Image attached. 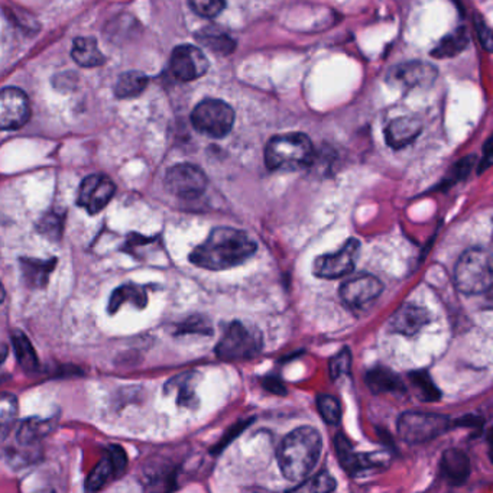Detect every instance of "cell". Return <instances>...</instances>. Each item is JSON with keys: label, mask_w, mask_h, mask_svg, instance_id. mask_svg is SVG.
Segmentation results:
<instances>
[{"label": "cell", "mask_w": 493, "mask_h": 493, "mask_svg": "<svg viewBox=\"0 0 493 493\" xmlns=\"http://www.w3.org/2000/svg\"><path fill=\"white\" fill-rule=\"evenodd\" d=\"M257 252V243L242 230L217 227L190 255L192 264L210 271H223L243 264Z\"/></svg>", "instance_id": "1"}, {"label": "cell", "mask_w": 493, "mask_h": 493, "mask_svg": "<svg viewBox=\"0 0 493 493\" xmlns=\"http://www.w3.org/2000/svg\"><path fill=\"white\" fill-rule=\"evenodd\" d=\"M320 455V433L314 427H300L291 431L279 446V469L288 480H302L316 467Z\"/></svg>", "instance_id": "2"}, {"label": "cell", "mask_w": 493, "mask_h": 493, "mask_svg": "<svg viewBox=\"0 0 493 493\" xmlns=\"http://www.w3.org/2000/svg\"><path fill=\"white\" fill-rule=\"evenodd\" d=\"M313 157V142L300 132L274 136L265 149V162L271 171L302 170L311 164Z\"/></svg>", "instance_id": "3"}, {"label": "cell", "mask_w": 493, "mask_h": 493, "mask_svg": "<svg viewBox=\"0 0 493 493\" xmlns=\"http://www.w3.org/2000/svg\"><path fill=\"white\" fill-rule=\"evenodd\" d=\"M455 285L463 294L478 295L492 286V264L483 249H469L455 265Z\"/></svg>", "instance_id": "4"}, {"label": "cell", "mask_w": 493, "mask_h": 493, "mask_svg": "<svg viewBox=\"0 0 493 493\" xmlns=\"http://www.w3.org/2000/svg\"><path fill=\"white\" fill-rule=\"evenodd\" d=\"M262 347L264 339L257 327L242 321H234L217 343L215 352L216 356L222 361H242L258 356Z\"/></svg>", "instance_id": "5"}, {"label": "cell", "mask_w": 493, "mask_h": 493, "mask_svg": "<svg viewBox=\"0 0 493 493\" xmlns=\"http://www.w3.org/2000/svg\"><path fill=\"white\" fill-rule=\"evenodd\" d=\"M398 434L408 445H426L450 429V420L446 415L422 411H407L399 415Z\"/></svg>", "instance_id": "6"}, {"label": "cell", "mask_w": 493, "mask_h": 493, "mask_svg": "<svg viewBox=\"0 0 493 493\" xmlns=\"http://www.w3.org/2000/svg\"><path fill=\"white\" fill-rule=\"evenodd\" d=\"M191 123L200 133L220 140L234 128V110L223 100L206 98L192 110Z\"/></svg>", "instance_id": "7"}, {"label": "cell", "mask_w": 493, "mask_h": 493, "mask_svg": "<svg viewBox=\"0 0 493 493\" xmlns=\"http://www.w3.org/2000/svg\"><path fill=\"white\" fill-rule=\"evenodd\" d=\"M361 252V242L349 239L337 252L327 253L314 260V276L323 279H337L346 276L354 269Z\"/></svg>", "instance_id": "8"}, {"label": "cell", "mask_w": 493, "mask_h": 493, "mask_svg": "<svg viewBox=\"0 0 493 493\" xmlns=\"http://www.w3.org/2000/svg\"><path fill=\"white\" fill-rule=\"evenodd\" d=\"M166 187L174 196L196 199L208 189V177L199 166L178 164L166 173Z\"/></svg>", "instance_id": "9"}, {"label": "cell", "mask_w": 493, "mask_h": 493, "mask_svg": "<svg viewBox=\"0 0 493 493\" xmlns=\"http://www.w3.org/2000/svg\"><path fill=\"white\" fill-rule=\"evenodd\" d=\"M116 185L105 174H91L80 184L77 204L90 215H98L110 203Z\"/></svg>", "instance_id": "10"}, {"label": "cell", "mask_w": 493, "mask_h": 493, "mask_svg": "<svg viewBox=\"0 0 493 493\" xmlns=\"http://www.w3.org/2000/svg\"><path fill=\"white\" fill-rule=\"evenodd\" d=\"M30 103L21 89L6 87L0 90V129L13 131L30 121Z\"/></svg>", "instance_id": "11"}, {"label": "cell", "mask_w": 493, "mask_h": 493, "mask_svg": "<svg viewBox=\"0 0 493 493\" xmlns=\"http://www.w3.org/2000/svg\"><path fill=\"white\" fill-rule=\"evenodd\" d=\"M208 60L201 49L194 46H180L171 54L170 70L180 81H192L208 72Z\"/></svg>", "instance_id": "12"}, {"label": "cell", "mask_w": 493, "mask_h": 493, "mask_svg": "<svg viewBox=\"0 0 493 493\" xmlns=\"http://www.w3.org/2000/svg\"><path fill=\"white\" fill-rule=\"evenodd\" d=\"M437 79V68L426 61H410L392 67L388 72V83L401 90L427 87Z\"/></svg>", "instance_id": "13"}, {"label": "cell", "mask_w": 493, "mask_h": 493, "mask_svg": "<svg viewBox=\"0 0 493 493\" xmlns=\"http://www.w3.org/2000/svg\"><path fill=\"white\" fill-rule=\"evenodd\" d=\"M384 291V285L377 276H359L349 279L340 288V297L343 302L351 309H363L375 302Z\"/></svg>", "instance_id": "14"}, {"label": "cell", "mask_w": 493, "mask_h": 493, "mask_svg": "<svg viewBox=\"0 0 493 493\" xmlns=\"http://www.w3.org/2000/svg\"><path fill=\"white\" fill-rule=\"evenodd\" d=\"M126 464H128V459L123 448L121 446H112L87 479V490L96 492L100 489L110 478L119 476L124 471Z\"/></svg>", "instance_id": "15"}, {"label": "cell", "mask_w": 493, "mask_h": 493, "mask_svg": "<svg viewBox=\"0 0 493 493\" xmlns=\"http://www.w3.org/2000/svg\"><path fill=\"white\" fill-rule=\"evenodd\" d=\"M335 447L339 463L352 476H358L361 472L379 466V462H375L370 455L356 452L352 441L343 433L335 437Z\"/></svg>", "instance_id": "16"}, {"label": "cell", "mask_w": 493, "mask_h": 493, "mask_svg": "<svg viewBox=\"0 0 493 493\" xmlns=\"http://www.w3.org/2000/svg\"><path fill=\"white\" fill-rule=\"evenodd\" d=\"M429 321L427 310L414 304H404L389 320L391 332L403 336H414Z\"/></svg>", "instance_id": "17"}, {"label": "cell", "mask_w": 493, "mask_h": 493, "mask_svg": "<svg viewBox=\"0 0 493 493\" xmlns=\"http://www.w3.org/2000/svg\"><path fill=\"white\" fill-rule=\"evenodd\" d=\"M422 131V122L417 117L404 116L394 119L385 129V138L389 147L401 149L414 142Z\"/></svg>", "instance_id": "18"}, {"label": "cell", "mask_w": 493, "mask_h": 493, "mask_svg": "<svg viewBox=\"0 0 493 493\" xmlns=\"http://www.w3.org/2000/svg\"><path fill=\"white\" fill-rule=\"evenodd\" d=\"M441 472L453 485H463L471 474V462L459 448H448L441 457Z\"/></svg>", "instance_id": "19"}, {"label": "cell", "mask_w": 493, "mask_h": 493, "mask_svg": "<svg viewBox=\"0 0 493 493\" xmlns=\"http://www.w3.org/2000/svg\"><path fill=\"white\" fill-rule=\"evenodd\" d=\"M199 375L196 373H184L174 378L170 384L166 385V391L175 395L180 407L197 408L199 396H197L196 387Z\"/></svg>", "instance_id": "20"}, {"label": "cell", "mask_w": 493, "mask_h": 493, "mask_svg": "<svg viewBox=\"0 0 493 493\" xmlns=\"http://www.w3.org/2000/svg\"><path fill=\"white\" fill-rule=\"evenodd\" d=\"M365 380L373 394H394V392L405 391L401 378L384 366H377L370 370L366 373Z\"/></svg>", "instance_id": "21"}, {"label": "cell", "mask_w": 493, "mask_h": 493, "mask_svg": "<svg viewBox=\"0 0 493 493\" xmlns=\"http://www.w3.org/2000/svg\"><path fill=\"white\" fill-rule=\"evenodd\" d=\"M72 57L81 67H100L105 64L106 57L98 49L95 38H76L72 44Z\"/></svg>", "instance_id": "22"}, {"label": "cell", "mask_w": 493, "mask_h": 493, "mask_svg": "<svg viewBox=\"0 0 493 493\" xmlns=\"http://www.w3.org/2000/svg\"><path fill=\"white\" fill-rule=\"evenodd\" d=\"M57 260H39L32 258H23L22 264L23 276L27 279L28 285L34 288H44L48 283V276L55 267Z\"/></svg>", "instance_id": "23"}, {"label": "cell", "mask_w": 493, "mask_h": 493, "mask_svg": "<svg viewBox=\"0 0 493 493\" xmlns=\"http://www.w3.org/2000/svg\"><path fill=\"white\" fill-rule=\"evenodd\" d=\"M124 302H131L135 305L136 309H145V305L148 302L147 293L140 286L129 285L121 286L115 291L109 302V313L115 314L117 310L121 309Z\"/></svg>", "instance_id": "24"}, {"label": "cell", "mask_w": 493, "mask_h": 493, "mask_svg": "<svg viewBox=\"0 0 493 493\" xmlns=\"http://www.w3.org/2000/svg\"><path fill=\"white\" fill-rule=\"evenodd\" d=\"M12 344L15 349L16 359L20 365L28 372H34L38 368L39 361L37 352H35L32 343L28 339L27 335H23L20 330L12 333Z\"/></svg>", "instance_id": "25"}, {"label": "cell", "mask_w": 493, "mask_h": 493, "mask_svg": "<svg viewBox=\"0 0 493 493\" xmlns=\"http://www.w3.org/2000/svg\"><path fill=\"white\" fill-rule=\"evenodd\" d=\"M148 86V77L140 72H128L117 79L115 95L119 98H132L140 96Z\"/></svg>", "instance_id": "26"}, {"label": "cell", "mask_w": 493, "mask_h": 493, "mask_svg": "<svg viewBox=\"0 0 493 493\" xmlns=\"http://www.w3.org/2000/svg\"><path fill=\"white\" fill-rule=\"evenodd\" d=\"M469 44V37L464 28H459L453 34L441 39L440 44L434 48L431 55L437 58H452L462 53Z\"/></svg>", "instance_id": "27"}, {"label": "cell", "mask_w": 493, "mask_h": 493, "mask_svg": "<svg viewBox=\"0 0 493 493\" xmlns=\"http://www.w3.org/2000/svg\"><path fill=\"white\" fill-rule=\"evenodd\" d=\"M53 422L49 420H41V418H30L27 421H23L21 426L20 431H18V441L21 446H34L35 443H38L42 437H46L47 434L51 431Z\"/></svg>", "instance_id": "28"}, {"label": "cell", "mask_w": 493, "mask_h": 493, "mask_svg": "<svg viewBox=\"0 0 493 493\" xmlns=\"http://www.w3.org/2000/svg\"><path fill=\"white\" fill-rule=\"evenodd\" d=\"M16 415H18L16 396L0 392V441L4 440L11 433L16 421Z\"/></svg>", "instance_id": "29"}, {"label": "cell", "mask_w": 493, "mask_h": 493, "mask_svg": "<svg viewBox=\"0 0 493 493\" xmlns=\"http://www.w3.org/2000/svg\"><path fill=\"white\" fill-rule=\"evenodd\" d=\"M408 377L421 401L434 403L441 398L440 389L437 388V385L434 384V380L431 379L427 370H415V372H411Z\"/></svg>", "instance_id": "30"}, {"label": "cell", "mask_w": 493, "mask_h": 493, "mask_svg": "<svg viewBox=\"0 0 493 493\" xmlns=\"http://www.w3.org/2000/svg\"><path fill=\"white\" fill-rule=\"evenodd\" d=\"M336 488H337L336 479L328 472L324 471L295 486L288 490V493H332L335 492Z\"/></svg>", "instance_id": "31"}, {"label": "cell", "mask_w": 493, "mask_h": 493, "mask_svg": "<svg viewBox=\"0 0 493 493\" xmlns=\"http://www.w3.org/2000/svg\"><path fill=\"white\" fill-rule=\"evenodd\" d=\"M197 39L215 53L230 54L234 49V39L230 38L227 34L218 32L215 28L201 30L200 34H197Z\"/></svg>", "instance_id": "32"}, {"label": "cell", "mask_w": 493, "mask_h": 493, "mask_svg": "<svg viewBox=\"0 0 493 493\" xmlns=\"http://www.w3.org/2000/svg\"><path fill=\"white\" fill-rule=\"evenodd\" d=\"M317 408H319V412L328 426H337L340 420H342V407H340V403L335 396L327 395V394L319 395Z\"/></svg>", "instance_id": "33"}, {"label": "cell", "mask_w": 493, "mask_h": 493, "mask_svg": "<svg viewBox=\"0 0 493 493\" xmlns=\"http://www.w3.org/2000/svg\"><path fill=\"white\" fill-rule=\"evenodd\" d=\"M330 377L332 379H339L351 372L352 368V353L349 349H343L339 353L336 354L335 358L330 361Z\"/></svg>", "instance_id": "34"}, {"label": "cell", "mask_w": 493, "mask_h": 493, "mask_svg": "<svg viewBox=\"0 0 493 493\" xmlns=\"http://www.w3.org/2000/svg\"><path fill=\"white\" fill-rule=\"evenodd\" d=\"M190 8L203 18H216L220 15L223 9L226 8V4L220 0H194L190 2Z\"/></svg>", "instance_id": "35"}, {"label": "cell", "mask_w": 493, "mask_h": 493, "mask_svg": "<svg viewBox=\"0 0 493 493\" xmlns=\"http://www.w3.org/2000/svg\"><path fill=\"white\" fill-rule=\"evenodd\" d=\"M181 333H201V335H210L211 328L203 319H190L187 323L181 326Z\"/></svg>", "instance_id": "36"}, {"label": "cell", "mask_w": 493, "mask_h": 493, "mask_svg": "<svg viewBox=\"0 0 493 493\" xmlns=\"http://www.w3.org/2000/svg\"><path fill=\"white\" fill-rule=\"evenodd\" d=\"M249 424H251V421L237 422L236 426L232 427L229 433H226V436L223 437L222 441H220V443L216 446L213 452H220V450H223V448L226 447V446L229 445L230 441L234 440V438H236L237 436H241L242 431H243V429H245L246 427L249 426Z\"/></svg>", "instance_id": "37"}, {"label": "cell", "mask_w": 493, "mask_h": 493, "mask_svg": "<svg viewBox=\"0 0 493 493\" xmlns=\"http://www.w3.org/2000/svg\"><path fill=\"white\" fill-rule=\"evenodd\" d=\"M476 32L488 51L492 49V32L480 16H476Z\"/></svg>", "instance_id": "38"}, {"label": "cell", "mask_w": 493, "mask_h": 493, "mask_svg": "<svg viewBox=\"0 0 493 493\" xmlns=\"http://www.w3.org/2000/svg\"><path fill=\"white\" fill-rule=\"evenodd\" d=\"M264 387L267 391L272 392L276 395H285L286 394V387L278 377L265 378Z\"/></svg>", "instance_id": "39"}, {"label": "cell", "mask_w": 493, "mask_h": 493, "mask_svg": "<svg viewBox=\"0 0 493 493\" xmlns=\"http://www.w3.org/2000/svg\"><path fill=\"white\" fill-rule=\"evenodd\" d=\"M6 356H8V349H6V346H0V365L4 363Z\"/></svg>", "instance_id": "40"}, {"label": "cell", "mask_w": 493, "mask_h": 493, "mask_svg": "<svg viewBox=\"0 0 493 493\" xmlns=\"http://www.w3.org/2000/svg\"><path fill=\"white\" fill-rule=\"evenodd\" d=\"M4 285H2V283H0V302H4Z\"/></svg>", "instance_id": "41"}]
</instances>
